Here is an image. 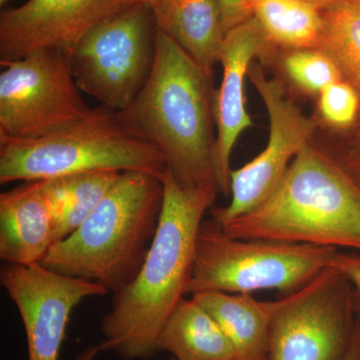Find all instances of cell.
<instances>
[{"label": "cell", "mask_w": 360, "mask_h": 360, "mask_svg": "<svg viewBox=\"0 0 360 360\" xmlns=\"http://www.w3.org/2000/svg\"><path fill=\"white\" fill-rule=\"evenodd\" d=\"M283 65L291 82L309 94H319L329 84L345 79L335 63L319 49L288 51Z\"/></svg>", "instance_id": "obj_21"}, {"label": "cell", "mask_w": 360, "mask_h": 360, "mask_svg": "<svg viewBox=\"0 0 360 360\" xmlns=\"http://www.w3.org/2000/svg\"><path fill=\"white\" fill-rule=\"evenodd\" d=\"M56 243V224L42 180L25 181L0 194V259L41 264Z\"/></svg>", "instance_id": "obj_14"}, {"label": "cell", "mask_w": 360, "mask_h": 360, "mask_svg": "<svg viewBox=\"0 0 360 360\" xmlns=\"http://www.w3.org/2000/svg\"><path fill=\"white\" fill-rule=\"evenodd\" d=\"M99 352H101V350H99L98 345H94V347L87 348L84 354L79 355L78 360H94V357H96V355L98 354Z\"/></svg>", "instance_id": "obj_27"}, {"label": "cell", "mask_w": 360, "mask_h": 360, "mask_svg": "<svg viewBox=\"0 0 360 360\" xmlns=\"http://www.w3.org/2000/svg\"><path fill=\"white\" fill-rule=\"evenodd\" d=\"M319 111L322 120L333 129L352 127L360 112L359 94L347 80H338L319 92Z\"/></svg>", "instance_id": "obj_22"}, {"label": "cell", "mask_w": 360, "mask_h": 360, "mask_svg": "<svg viewBox=\"0 0 360 360\" xmlns=\"http://www.w3.org/2000/svg\"><path fill=\"white\" fill-rule=\"evenodd\" d=\"M213 101L212 79L156 28L150 77L117 115L125 127L160 149L181 186L219 191Z\"/></svg>", "instance_id": "obj_2"}, {"label": "cell", "mask_w": 360, "mask_h": 360, "mask_svg": "<svg viewBox=\"0 0 360 360\" xmlns=\"http://www.w3.org/2000/svg\"><path fill=\"white\" fill-rule=\"evenodd\" d=\"M162 205L160 177L122 172L84 224L54 243L41 264L101 284L115 295L134 281L146 262Z\"/></svg>", "instance_id": "obj_4"}, {"label": "cell", "mask_w": 360, "mask_h": 360, "mask_svg": "<svg viewBox=\"0 0 360 360\" xmlns=\"http://www.w3.org/2000/svg\"><path fill=\"white\" fill-rule=\"evenodd\" d=\"M251 15L272 46L317 49L323 20L321 9L304 0H253Z\"/></svg>", "instance_id": "obj_19"}, {"label": "cell", "mask_w": 360, "mask_h": 360, "mask_svg": "<svg viewBox=\"0 0 360 360\" xmlns=\"http://www.w3.org/2000/svg\"><path fill=\"white\" fill-rule=\"evenodd\" d=\"M160 224L146 262L134 281L115 293L101 322V352L125 360H148L158 352V340L193 272L196 238L219 189L181 186L167 168L162 177Z\"/></svg>", "instance_id": "obj_1"}, {"label": "cell", "mask_w": 360, "mask_h": 360, "mask_svg": "<svg viewBox=\"0 0 360 360\" xmlns=\"http://www.w3.org/2000/svg\"><path fill=\"white\" fill-rule=\"evenodd\" d=\"M141 2H144V4H148V6L153 7L155 6V4H158V2H160L161 0H141Z\"/></svg>", "instance_id": "obj_29"}, {"label": "cell", "mask_w": 360, "mask_h": 360, "mask_svg": "<svg viewBox=\"0 0 360 360\" xmlns=\"http://www.w3.org/2000/svg\"><path fill=\"white\" fill-rule=\"evenodd\" d=\"M329 155L333 156L336 162L349 175L350 179L354 180L360 191V143L345 155H338L333 153Z\"/></svg>", "instance_id": "obj_25"}, {"label": "cell", "mask_w": 360, "mask_h": 360, "mask_svg": "<svg viewBox=\"0 0 360 360\" xmlns=\"http://www.w3.org/2000/svg\"><path fill=\"white\" fill-rule=\"evenodd\" d=\"M141 0H28L0 15V60L44 49L73 54L90 30Z\"/></svg>", "instance_id": "obj_12"}, {"label": "cell", "mask_w": 360, "mask_h": 360, "mask_svg": "<svg viewBox=\"0 0 360 360\" xmlns=\"http://www.w3.org/2000/svg\"><path fill=\"white\" fill-rule=\"evenodd\" d=\"M153 9L137 1L101 21L72 54L73 77L82 92L120 111L143 89L155 58Z\"/></svg>", "instance_id": "obj_7"}, {"label": "cell", "mask_w": 360, "mask_h": 360, "mask_svg": "<svg viewBox=\"0 0 360 360\" xmlns=\"http://www.w3.org/2000/svg\"><path fill=\"white\" fill-rule=\"evenodd\" d=\"M158 352L175 360H239L217 321L191 296L176 305L158 340Z\"/></svg>", "instance_id": "obj_17"}, {"label": "cell", "mask_w": 360, "mask_h": 360, "mask_svg": "<svg viewBox=\"0 0 360 360\" xmlns=\"http://www.w3.org/2000/svg\"><path fill=\"white\" fill-rule=\"evenodd\" d=\"M160 149L131 131L117 111L90 108L79 122L30 139H0V184L92 172H141L162 177Z\"/></svg>", "instance_id": "obj_5"}, {"label": "cell", "mask_w": 360, "mask_h": 360, "mask_svg": "<svg viewBox=\"0 0 360 360\" xmlns=\"http://www.w3.org/2000/svg\"><path fill=\"white\" fill-rule=\"evenodd\" d=\"M169 360H175L174 359H169Z\"/></svg>", "instance_id": "obj_31"}, {"label": "cell", "mask_w": 360, "mask_h": 360, "mask_svg": "<svg viewBox=\"0 0 360 360\" xmlns=\"http://www.w3.org/2000/svg\"><path fill=\"white\" fill-rule=\"evenodd\" d=\"M122 174L92 172L42 180L53 213L56 243L84 224Z\"/></svg>", "instance_id": "obj_18"}, {"label": "cell", "mask_w": 360, "mask_h": 360, "mask_svg": "<svg viewBox=\"0 0 360 360\" xmlns=\"http://www.w3.org/2000/svg\"><path fill=\"white\" fill-rule=\"evenodd\" d=\"M270 46L252 15L225 34L219 58L224 77L213 101L217 181L219 193L224 195L231 193L232 150L240 134L253 125L245 105V77L253 60L267 53Z\"/></svg>", "instance_id": "obj_13"}, {"label": "cell", "mask_w": 360, "mask_h": 360, "mask_svg": "<svg viewBox=\"0 0 360 360\" xmlns=\"http://www.w3.org/2000/svg\"><path fill=\"white\" fill-rule=\"evenodd\" d=\"M248 77L264 101L269 118L266 146L250 162L231 172V202L212 206V219L224 225L257 207L274 193L295 156L312 142L316 122L285 96L283 84L251 65Z\"/></svg>", "instance_id": "obj_10"}, {"label": "cell", "mask_w": 360, "mask_h": 360, "mask_svg": "<svg viewBox=\"0 0 360 360\" xmlns=\"http://www.w3.org/2000/svg\"><path fill=\"white\" fill-rule=\"evenodd\" d=\"M0 283L22 319L28 360H58L73 309L85 298L108 293L101 284L41 264H4Z\"/></svg>", "instance_id": "obj_11"}, {"label": "cell", "mask_w": 360, "mask_h": 360, "mask_svg": "<svg viewBox=\"0 0 360 360\" xmlns=\"http://www.w3.org/2000/svg\"><path fill=\"white\" fill-rule=\"evenodd\" d=\"M9 1H11V0H0V4H1V6H4V4H6L7 2Z\"/></svg>", "instance_id": "obj_30"}, {"label": "cell", "mask_w": 360, "mask_h": 360, "mask_svg": "<svg viewBox=\"0 0 360 360\" xmlns=\"http://www.w3.org/2000/svg\"><path fill=\"white\" fill-rule=\"evenodd\" d=\"M338 250L326 246L227 236L214 219L203 220L196 238L186 296L202 291L290 295L330 265Z\"/></svg>", "instance_id": "obj_6"}, {"label": "cell", "mask_w": 360, "mask_h": 360, "mask_svg": "<svg viewBox=\"0 0 360 360\" xmlns=\"http://www.w3.org/2000/svg\"><path fill=\"white\" fill-rule=\"evenodd\" d=\"M304 1L309 2V4H314L317 8L321 9L324 6H328V4H333L335 0H304Z\"/></svg>", "instance_id": "obj_28"}, {"label": "cell", "mask_w": 360, "mask_h": 360, "mask_svg": "<svg viewBox=\"0 0 360 360\" xmlns=\"http://www.w3.org/2000/svg\"><path fill=\"white\" fill-rule=\"evenodd\" d=\"M0 65V139L45 136L89 112L73 77L72 54L39 49Z\"/></svg>", "instance_id": "obj_9"}, {"label": "cell", "mask_w": 360, "mask_h": 360, "mask_svg": "<svg viewBox=\"0 0 360 360\" xmlns=\"http://www.w3.org/2000/svg\"><path fill=\"white\" fill-rule=\"evenodd\" d=\"M330 266L340 270L352 285L360 316V251H336L331 258Z\"/></svg>", "instance_id": "obj_23"}, {"label": "cell", "mask_w": 360, "mask_h": 360, "mask_svg": "<svg viewBox=\"0 0 360 360\" xmlns=\"http://www.w3.org/2000/svg\"><path fill=\"white\" fill-rule=\"evenodd\" d=\"M225 32L251 16L253 0H219Z\"/></svg>", "instance_id": "obj_24"}, {"label": "cell", "mask_w": 360, "mask_h": 360, "mask_svg": "<svg viewBox=\"0 0 360 360\" xmlns=\"http://www.w3.org/2000/svg\"><path fill=\"white\" fill-rule=\"evenodd\" d=\"M151 9L156 28L212 79L226 34L219 0H161Z\"/></svg>", "instance_id": "obj_15"}, {"label": "cell", "mask_w": 360, "mask_h": 360, "mask_svg": "<svg viewBox=\"0 0 360 360\" xmlns=\"http://www.w3.org/2000/svg\"><path fill=\"white\" fill-rule=\"evenodd\" d=\"M359 317L352 285L329 265L300 290L276 300L266 360H340Z\"/></svg>", "instance_id": "obj_8"}, {"label": "cell", "mask_w": 360, "mask_h": 360, "mask_svg": "<svg viewBox=\"0 0 360 360\" xmlns=\"http://www.w3.org/2000/svg\"><path fill=\"white\" fill-rule=\"evenodd\" d=\"M220 226L234 238L360 251V191L335 158L311 142L264 202Z\"/></svg>", "instance_id": "obj_3"}, {"label": "cell", "mask_w": 360, "mask_h": 360, "mask_svg": "<svg viewBox=\"0 0 360 360\" xmlns=\"http://www.w3.org/2000/svg\"><path fill=\"white\" fill-rule=\"evenodd\" d=\"M191 296L217 321L239 360H266L276 302H260L251 295L222 291H202Z\"/></svg>", "instance_id": "obj_16"}, {"label": "cell", "mask_w": 360, "mask_h": 360, "mask_svg": "<svg viewBox=\"0 0 360 360\" xmlns=\"http://www.w3.org/2000/svg\"><path fill=\"white\" fill-rule=\"evenodd\" d=\"M340 360H360V316L359 321H357L352 343H350L347 352H345Z\"/></svg>", "instance_id": "obj_26"}, {"label": "cell", "mask_w": 360, "mask_h": 360, "mask_svg": "<svg viewBox=\"0 0 360 360\" xmlns=\"http://www.w3.org/2000/svg\"><path fill=\"white\" fill-rule=\"evenodd\" d=\"M319 51L338 66L360 96V0H335L321 9Z\"/></svg>", "instance_id": "obj_20"}]
</instances>
